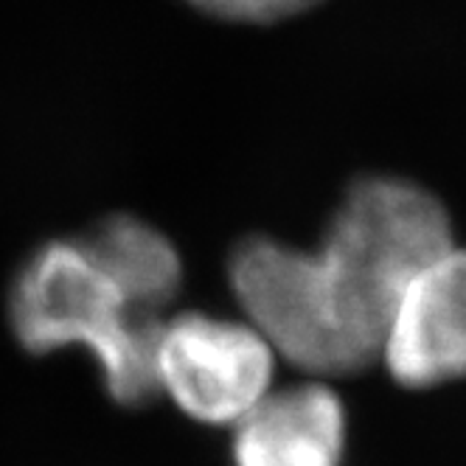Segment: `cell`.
<instances>
[{"label":"cell","mask_w":466,"mask_h":466,"mask_svg":"<svg viewBox=\"0 0 466 466\" xmlns=\"http://www.w3.org/2000/svg\"><path fill=\"white\" fill-rule=\"evenodd\" d=\"M163 320L132 304L79 237L40 242L17 264L6 292L15 343L31 357L85 349L110 402L124 410L160 396L155 349Z\"/></svg>","instance_id":"obj_2"},{"label":"cell","mask_w":466,"mask_h":466,"mask_svg":"<svg viewBox=\"0 0 466 466\" xmlns=\"http://www.w3.org/2000/svg\"><path fill=\"white\" fill-rule=\"evenodd\" d=\"M380 362L413 390L466 377V248H447L408 284Z\"/></svg>","instance_id":"obj_4"},{"label":"cell","mask_w":466,"mask_h":466,"mask_svg":"<svg viewBox=\"0 0 466 466\" xmlns=\"http://www.w3.org/2000/svg\"><path fill=\"white\" fill-rule=\"evenodd\" d=\"M160 396L208 427H233L273 390L276 354L248 320L177 312L157 335Z\"/></svg>","instance_id":"obj_3"},{"label":"cell","mask_w":466,"mask_h":466,"mask_svg":"<svg viewBox=\"0 0 466 466\" xmlns=\"http://www.w3.org/2000/svg\"><path fill=\"white\" fill-rule=\"evenodd\" d=\"M183 4L219 23L273 25L315 9L323 0H183Z\"/></svg>","instance_id":"obj_7"},{"label":"cell","mask_w":466,"mask_h":466,"mask_svg":"<svg viewBox=\"0 0 466 466\" xmlns=\"http://www.w3.org/2000/svg\"><path fill=\"white\" fill-rule=\"evenodd\" d=\"M76 237L144 315L166 318L183 289L186 270L180 250L160 228L129 211H116Z\"/></svg>","instance_id":"obj_6"},{"label":"cell","mask_w":466,"mask_h":466,"mask_svg":"<svg viewBox=\"0 0 466 466\" xmlns=\"http://www.w3.org/2000/svg\"><path fill=\"white\" fill-rule=\"evenodd\" d=\"M346 450V405L326 380L270 390L230 436L233 466H343Z\"/></svg>","instance_id":"obj_5"},{"label":"cell","mask_w":466,"mask_h":466,"mask_svg":"<svg viewBox=\"0 0 466 466\" xmlns=\"http://www.w3.org/2000/svg\"><path fill=\"white\" fill-rule=\"evenodd\" d=\"M452 245L436 194L365 175L343 191L318 248L248 233L228 250L225 276L242 320L276 357L312 380L354 377L380 362L408 284Z\"/></svg>","instance_id":"obj_1"}]
</instances>
